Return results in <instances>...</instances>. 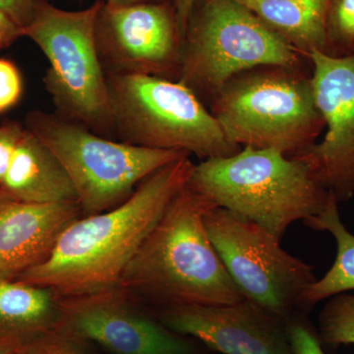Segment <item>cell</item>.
<instances>
[{
  "mask_svg": "<svg viewBox=\"0 0 354 354\" xmlns=\"http://www.w3.org/2000/svg\"><path fill=\"white\" fill-rule=\"evenodd\" d=\"M87 344L64 324L30 344L26 354H88Z\"/></svg>",
  "mask_w": 354,
  "mask_h": 354,
  "instance_id": "obj_21",
  "label": "cell"
},
{
  "mask_svg": "<svg viewBox=\"0 0 354 354\" xmlns=\"http://www.w3.org/2000/svg\"><path fill=\"white\" fill-rule=\"evenodd\" d=\"M188 184L218 208L257 223L281 241L292 223L322 213L332 196L301 160L249 146L195 165Z\"/></svg>",
  "mask_w": 354,
  "mask_h": 354,
  "instance_id": "obj_3",
  "label": "cell"
},
{
  "mask_svg": "<svg viewBox=\"0 0 354 354\" xmlns=\"http://www.w3.org/2000/svg\"><path fill=\"white\" fill-rule=\"evenodd\" d=\"M327 55L354 53V0H332L327 19Z\"/></svg>",
  "mask_w": 354,
  "mask_h": 354,
  "instance_id": "obj_20",
  "label": "cell"
},
{
  "mask_svg": "<svg viewBox=\"0 0 354 354\" xmlns=\"http://www.w3.org/2000/svg\"><path fill=\"white\" fill-rule=\"evenodd\" d=\"M311 82L325 137L291 158L308 167L312 176L337 201L354 196V53L337 57L314 50Z\"/></svg>",
  "mask_w": 354,
  "mask_h": 354,
  "instance_id": "obj_10",
  "label": "cell"
},
{
  "mask_svg": "<svg viewBox=\"0 0 354 354\" xmlns=\"http://www.w3.org/2000/svg\"><path fill=\"white\" fill-rule=\"evenodd\" d=\"M212 114L239 147L295 155L325 128L311 75L301 68L267 66L234 76L213 97Z\"/></svg>",
  "mask_w": 354,
  "mask_h": 354,
  "instance_id": "obj_4",
  "label": "cell"
},
{
  "mask_svg": "<svg viewBox=\"0 0 354 354\" xmlns=\"http://www.w3.org/2000/svg\"><path fill=\"white\" fill-rule=\"evenodd\" d=\"M339 203L332 193L322 213L304 221L312 230L329 232L337 243L334 264L322 279H317L304 293L301 306L304 314L319 302L339 293L354 290V234L342 223Z\"/></svg>",
  "mask_w": 354,
  "mask_h": 354,
  "instance_id": "obj_18",
  "label": "cell"
},
{
  "mask_svg": "<svg viewBox=\"0 0 354 354\" xmlns=\"http://www.w3.org/2000/svg\"><path fill=\"white\" fill-rule=\"evenodd\" d=\"M39 0H0V10L24 30L31 23Z\"/></svg>",
  "mask_w": 354,
  "mask_h": 354,
  "instance_id": "obj_25",
  "label": "cell"
},
{
  "mask_svg": "<svg viewBox=\"0 0 354 354\" xmlns=\"http://www.w3.org/2000/svg\"><path fill=\"white\" fill-rule=\"evenodd\" d=\"M28 346H8V344H0V354H26Z\"/></svg>",
  "mask_w": 354,
  "mask_h": 354,
  "instance_id": "obj_29",
  "label": "cell"
},
{
  "mask_svg": "<svg viewBox=\"0 0 354 354\" xmlns=\"http://www.w3.org/2000/svg\"><path fill=\"white\" fill-rule=\"evenodd\" d=\"M216 207L187 183L140 246L118 286L143 295L157 310L243 299L205 225L207 214Z\"/></svg>",
  "mask_w": 354,
  "mask_h": 354,
  "instance_id": "obj_2",
  "label": "cell"
},
{
  "mask_svg": "<svg viewBox=\"0 0 354 354\" xmlns=\"http://www.w3.org/2000/svg\"><path fill=\"white\" fill-rule=\"evenodd\" d=\"M186 156L158 169L114 208L72 221L48 257L15 279L73 297L120 286L130 261L189 181L194 164Z\"/></svg>",
  "mask_w": 354,
  "mask_h": 354,
  "instance_id": "obj_1",
  "label": "cell"
},
{
  "mask_svg": "<svg viewBox=\"0 0 354 354\" xmlns=\"http://www.w3.org/2000/svg\"><path fill=\"white\" fill-rule=\"evenodd\" d=\"M305 314H297L288 321V333L295 354H326L317 330L307 321Z\"/></svg>",
  "mask_w": 354,
  "mask_h": 354,
  "instance_id": "obj_22",
  "label": "cell"
},
{
  "mask_svg": "<svg viewBox=\"0 0 354 354\" xmlns=\"http://www.w3.org/2000/svg\"><path fill=\"white\" fill-rule=\"evenodd\" d=\"M0 192L15 202H77L75 190L58 158L26 128Z\"/></svg>",
  "mask_w": 354,
  "mask_h": 354,
  "instance_id": "obj_15",
  "label": "cell"
},
{
  "mask_svg": "<svg viewBox=\"0 0 354 354\" xmlns=\"http://www.w3.org/2000/svg\"><path fill=\"white\" fill-rule=\"evenodd\" d=\"M196 2L197 0H174V10L176 14V24L183 41Z\"/></svg>",
  "mask_w": 354,
  "mask_h": 354,
  "instance_id": "obj_27",
  "label": "cell"
},
{
  "mask_svg": "<svg viewBox=\"0 0 354 354\" xmlns=\"http://www.w3.org/2000/svg\"><path fill=\"white\" fill-rule=\"evenodd\" d=\"M11 201V200H9L8 198L6 196V195L2 194L1 192H0V207L3 206L6 203Z\"/></svg>",
  "mask_w": 354,
  "mask_h": 354,
  "instance_id": "obj_30",
  "label": "cell"
},
{
  "mask_svg": "<svg viewBox=\"0 0 354 354\" xmlns=\"http://www.w3.org/2000/svg\"><path fill=\"white\" fill-rule=\"evenodd\" d=\"M25 128L18 122H7L0 127V188L3 183L16 147Z\"/></svg>",
  "mask_w": 354,
  "mask_h": 354,
  "instance_id": "obj_24",
  "label": "cell"
},
{
  "mask_svg": "<svg viewBox=\"0 0 354 354\" xmlns=\"http://www.w3.org/2000/svg\"><path fill=\"white\" fill-rule=\"evenodd\" d=\"M106 6L111 7H123L135 6L139 3H148V2H153L152 0H106Z\"/></svg>",
  "mask_w": 354,
  "mask_h": 354,
  "instance_id": "obj_28",
  "label": "cell"
},
{
  "mask_svg": "<svg viewBox=\"0 0 354 354\" xmlns=\"http://www.w3.org/2000/svg\"><path fill=\"white\" fill-rule=\"evenodd\" d=\"M104 1L67 11L39 0L23 30L50 62L44 75L58 116L102 136H114L108 79L97 44V22Z\"/></svg>",
  "mask_w": 354,
  "mask_h": 354,
  "instance_id": "obj_5",
  "label": "cell"
},
{
  "mask_svg": "<svg viewBox=\"0 0 354 354\" xmlns=\"http://www.w3.org/2000/svg\"><path fill=\"white\" fill-rule=\"evenodd\" d=\"M120 286L57 297L62 322L85 342L113 354H199V342L177 334L133 305Z\"/></svg>",
  "mask_w": 354,
  "mask_h": 354,
  "instance_id": "obj_11",
  "label": "cell"
},
{
  "mask_svg": "<svg viewBox=\"0 0 354 354\" xmlns=\"http://www.w3.org/2000/svg\"><path fill=\"white\" fill-rule=\"evenodd\" d=\"M205 225L244 298L286 322L304 314L302 297L317 281L313 266L283 250L281 241L257 223L227 209H212Z\"/></svg>",
  "mask_w": 354,
  "mask_h": 354,
  "instance_id": "obj_9",
  "label": "cell"
},
{
  "mask_svg": "<svg viewBox=\"0 0 354 354\" xmlns=\"http://www.w3.org/2000/svg\"><path fill=\"white\" fill-rule=\"evenodd\" d=\"M25 121L64 167L85 216L114 208L153 172L190 156L114 141L55 113L32 111Z\"/></svg>",
  "mask_w": 354,
  "mask_h": 354,
  "instance_id": "obj_7",
  "label": "cell"
},
{
  "mask_svg": "<svg viewBox=\"0 0 354 354\" xmlns=\"http://www.w3.org/2000/svg\"><path fill=\"white\" fill-rule=\"evenodd\" d=\"M64 325L48 288L0 279V344L26 346Z\"/></svg>",
  "mask_w": 354,
  "mask_h": 354,
  "instance_id": "obj_16",
  "label": "cell"
},
{
  "mask_svg": "<svg viewBox=\"0 0 354 354\" xmlns=\"http://www.w3.org/2000/svg\"><path fill=\"white\" fill-rule=\"evenodd\" d=\"M114 136L131 145L183 151L201 160L230 157L232 144L198 95L178 80L106 74Z\"/></svg>",
  "mask_w": 354,
  "mask_h": 354,
  "instance_id": "obj_6",
  "label": "cell"
},
{
  "mask_svg": "<svg viewBox=\"0 0 354 354\" xmlns=\"http://www.w3.org/2000/svg\"><path fill=\"white\" fill-rule=\"evenodd\" d=\"M308 58L327 53V19L332 0H234Z\"/></svg>",
  "mask_w": 354,
  "mask_h": 354,
  "instance_id": "obj_17",
  "label": "cell"
},
{
  "mask_svg": "<svg viewBox=\"0 0 354 354\" xmlns=\"http://www.w3.org/2000/svg\"><path fill=\"white\" fill-rule=\"evenodd\" d=\"M155 315L174 332L214 353L295 354L288 322L246 298L232 304L167 307Z\"/></svg>",
  "mask_w": 354,
  "mask_h": 354,
  "instance_id": "obj_13",
  "label": "cell"
},
{
  "mask_svg": "<svg viewBox=\"0 0 354 354\" xmlns=\"http://www.w3.org/2000/svg\"><path fill=\"white\" fill-rule=\"evenodd\" d=\"M23 93L19 69L10 60L0 58V113L14 108Z\"/></svg>",
  "mask_w": 354,
  "mask_h": 354,
  "instance_id": "obj_23",
  "label": "cell"
},
{
  "mask_svg": "<svg viewBox=\"0 0 354 354\" xmlns=\"http://www.w3.org/2000/svg\"><path fill=\"white\" fill-rule=\"evenodd\" d=\"M183 38L174 9L156 2L111 7L104 1L97 44L106 74H178Z\"/></svg>",
  "mask_w": 354,
  "mask_h": 354,
  "instance_id": "obj_12",
  "label": "cell"
},
{
  "mask_svg": "<svg viewBox=\"0 0 354 354\" xmlns=\"http://www.w3.org/2000/svg\"><path fill=\"white\" fill-rule=\"evenodd\" d=\"M316 330L323 348L354 344V293L328 298L319 313Z\"/></svg>",
  "mask_w": 354,
  "mask_h": 354,
  "instance_id": "obj_19",
  "label": "cell"
},
{
  "mask_svg": "<svg viewBox=\"0 0 354 354\" xmlns=\"http://www.w3.org/2000/svg\"><path fill=\"white\" fill-rule=\"evenodd\" d=\"M82 216L78 202L0 207V279H16L50 255L58 236Z\"/></svg>",
  "mask_w": 354,
  "mask_h": 354,
  "instance_id": "obj_14",
  "label": "cell"
},
{
  "mask_svg": "<svg viewBox=\"0 0 354 354\" xmlns=\"http://www.w3.org/2000/svg\"><path fill=\"white\" fill-rule=\"evenodd\" d=\"M21 37H24L23 30L0 10V50L8 48Z\"/></svg>",
  "mask_w": 354,
  "mask_h": 354,
  "instance_id": "obj_26",
  "label": "cell"
},
{
  "mask_svg": "<svg viewBox=\"0 0 354 354\" xmlns=\"http://www.w3.org/2000/svg\"><path fill=\"white\" fill-rule=\"evenodd\" d=\"M304 58L239 2L201 0L183 39L177 80L196 95L214 97L239 74L267 66L301 68Z\"/></svg>",
  "mask_w": 354,
  "mask_h": 354,
  "instance_id": "obj_8",
  "label": "cell"
}]
</instances>
